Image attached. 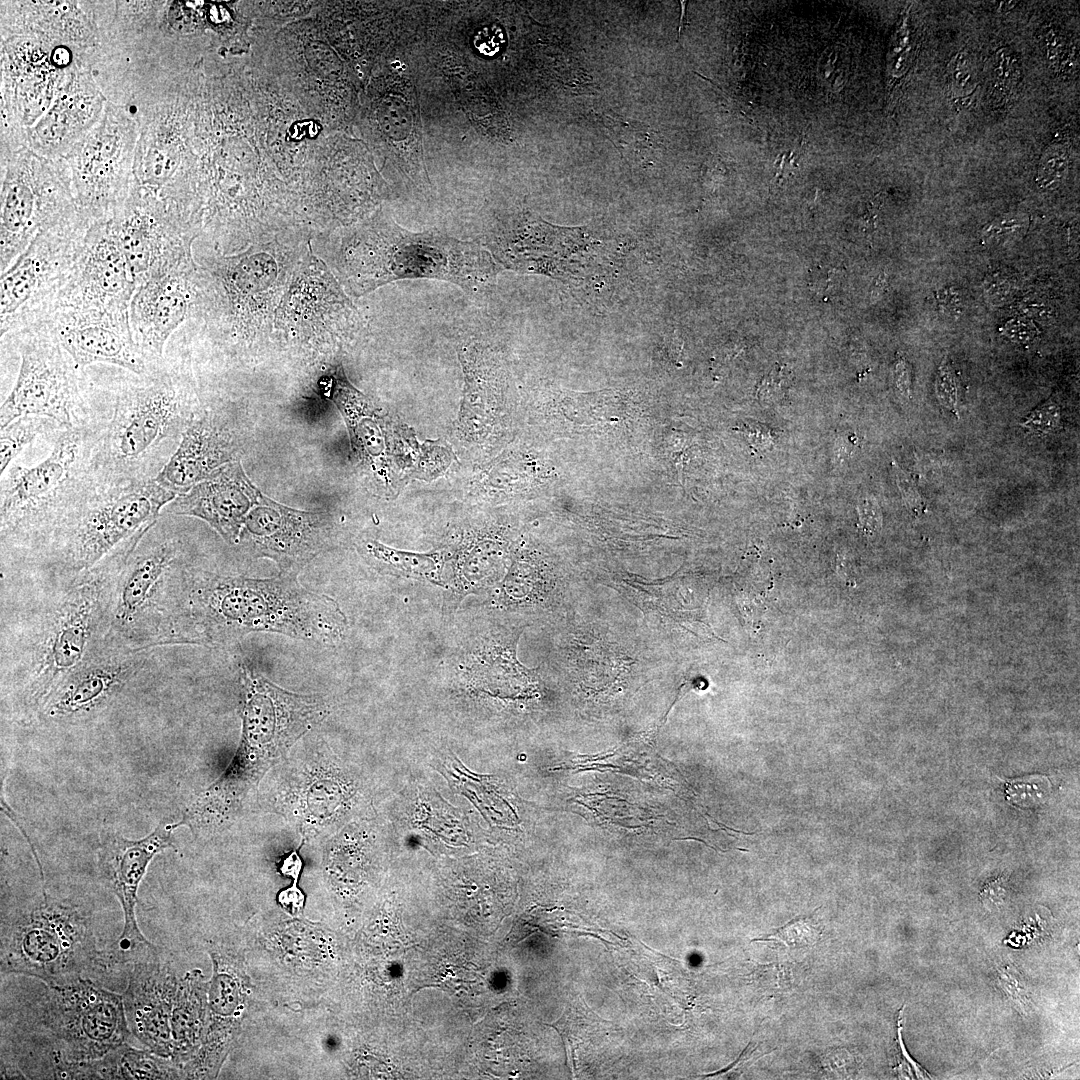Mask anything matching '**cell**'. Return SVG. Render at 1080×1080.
Instances as JSON below:
<instances>
[{
    "instance_id": "cell-46",
    "label": "cell",
    "mask_w": 1080,
    "mask_h": 1080,
    "mask_svg": "<svg viewBox=\"0 0 1080 1080\" xmlns=\"http://www.w3.org/2000/svg\"><path fill=\"white\" fill-rule=\"evenodd\" d=\"M783 380L784 379L778 370H774L766 376L761 382V387L759 389V395L762 400H775L782 390Z\"/></svg>"
},
{
    "instance_id": "cell-2",
    "label": "cell",
    "mask_w": 1080,
    "mask_h": 1080,
    "mask_svg": "<svg viewBox=\"0 0 1080 1080\" xmlns=\"http://www.w3.org/2000/svg\"><path fill=\"white\" fill-rule=\"evenodd\" d=\"M109 391L111 416L96 420L91 451L96 481L111 487L155 479L199 409L190 382L165 359L146 374L119 377Z\"/></svg>"
},
{
    "instance_id": "cell-42",
    "label": "cell",
    "mask_w": 1080,
    "mask_h": 1080,
    "mask_svg": "<svg viewBox=\"0 0 1080 1080\" xmlns=\"http://www.w3.org/2000/svg\"><path fill=\"white\" fill-rule=\"evenodd\" d=\"M298 879H292V884L277 895L278 904L292 916L301 914L305 905V895L298 887Z\"/></svg>"
},
{
    "instance_id": "cell-43",
    "label": "cell",
    "mask_w": 1080,
    "mask_h": 1080,
    "mask_svg": "<svg viewBox=\"0 0 1080 1080\" xmlns=\"http://www.w3.org/2000/svg\"><path fill=\"white\" fill-rule=\"evenodd\" d=\"M1066 161L1062 158H1050L1040 169L1037 183L1044 189H1053L1059 184L1066 168Z\"/></svg>"
},
{
    "instance_id": "cell-16",
    "label": "cell",
    "mask_w": 1080,
    "mask_h": 1080,
    "mask_svg": "<svg viewBox=\"0 0 1080 1080\" xmlns=\"http://www.w3.org/2000/svg\"><path fill=\"white\" fill-rule=\"evenodd\" d=\"M329 529L327 513L293 509L261 493L245 519L238 545L252 557L273 560L280 572L298 574L327 549Z\"/></svg>"
},
{
    "instance_id": "cell-17",
    "label": "cell",
    "mask_w": 1080,
    "mask_h": 1080,
    "mask_svg": "<svg viewBox=\"0 0 1080 1080\" xmlns=\"http://www.w3.org/2000/svg\"><path fill=\"white\" fill-rule=\"evenodd\" d=\"M194 273L186 252L151 273L135 289L129 306L130 325L149 370L165 362V345L188 315Z\"/></svg>"
},
{
    "instance_id": "cell-36",
    "label": "cell",
    "mask_w": 1080,
    "mask_h": 1080,
    "mask_svg": "<svg viewBox=\"0 0 1080 1080\" xmlns=\"http://www.w3.org/2000/svg\"><path fill=\"white\" fill-rule=\"evenodd\" d=\"M896 483L907 509L914 515L926 511V503L912 478L895 462L892 461Z\"/></svg>"
},
{
    "instance_id": "cell-48",
    "label": "cell",
    "mask_w": 1080,
    "mask_h": 1080,
    "mask_svg": "<svg viewBox=\"0 0 1080 1080\" xmlns=\"http://www.w3.org/2000/svg\"><path fill=\"white\" fill-rule=\"evenodd\" d=\"M989 285L987 292L992 299L1003 302L1009 295L1010 284L1005 280H994Z\"/></svg>"
},
{
    "instance_id": "cell-15",
    "label": "cell",
    "mask_w": 1080,
    "mask_h": 1080,
    "mask_svg": "<svg viewBox=\"0 0 1080 1080\" xmlns=\"http://www.w3.org/2000/svg\"><path fill=\"white\" fill-rule=\"evenodd\" d=\"M362 133L373 151L419 188L429 185L416 86L398 71L380 74L368 88Z\"/></svg>"
},
{
    "instance_id": "cell-44",
    "label": "cell",
    "mask_w": 1080,
    "mask_h": 1080,
    "mask_svg": "<svg viewBox=\"0 0 1080 1080\" xmlns=\"http://www.w3.org/2000/svg\"><path fill=\"white\" fill-rule=\"evenodd\" d=\"M894 382L899 396L909 401L911 398V374L907 362L903 358L897 359L894 365Z\"/></svg>"
},
{
    "instance_id": "cell-41",
    "label": "cell",
    "mask_w": 1080,
    "mask_h": 1080,
    "mask_svg": "<svg viewBox=\"0 0 1080 1080\" xmlns=\"http://www.w3.org/2000/svg\"><path fill=\"white\" fill-rule=\"evenodd\" d=\"M1003 334L1012 342L1029 344L1038 335V329L1027 317H1016L1009 320L1003 326Z\"/></svg>"
},
{
    "instance_id": "cell-25",
    "label": "cell",
    "mask_w": 1080,
    "mask_h": 1080,
    "mask_svg": "<svg viewBox=\"0 0 1080 1080\" xmlns=\"http://www.w3.org/2000/svg\"><path fill=\"white\" fill-rule=\"evenodd\" d=\"M107 99L91 68L74 71L50 108L25 133V147L49 159H61L100 120Z\"/></svg>"
},
{
    "instance_id": "cell-20",
    "label": "cell",
    "mask_w": 1080,
    "mask_h": 1080,
    "mask_svg": "<svg viewBox=\"0 0 1080 1080\" xmlns=\"http://www.w3.org/2000/svg\"><path fill=\"white\" fill-rule=\"evenodd\" d=\"M136 286L109 218L95 220L86 233L58 308L129 309Z\"/></svg>"
},
{
    "instance_id": "cell-5",
    "label": "cell",
    "mask_w": 1080,
    "mask_h": 1080,
    "mask_svg": "<svg viewBox=\"0 0 1080 1080\" xmlns=\"http://www.w3.org/2000/svg\"><path fill=\"white\" fill-rule=\"evenodd\" d=\"M96 421L63 428L46 459L10 466L1 476V552L28 558L57 524L99 486L90 458ZM1 553V554H2Z\"/></svg>"
},
{
    "instance_id": "cell-29",
    "label": "cell",
    "mask_w": 1080,
    "mask_h": 1080,
    "mask_svg": "<svg viewBox=\"0 0 1080 1080\" xmlns=\"http://www.w3.org/2000/svg\"><path fill=\"white\" fill-rule=\"evenodd\" d=\"M604 123L615 146L628 159L657 157L661 146L658 134L648 127L625 121L618 115H605Z\"/></svg>"
},
{
    "instance_id": "cell-19",
    "label": "cell",
    "mask_w": 1080,
    "mask_h": 1080,
    "mask_svg": "<svg viewBox=\"0 0 1080 1080\" xmlns=\"http://www.w3.org/2000/svg\"><path fill=\"white\" fill-rule=\"evenodd\" d=\"M44 323L79 370L109 364L137 375L149 371L133 338L129 309L58 308Z\"/></svg>"
},
{
    "instance_id": "cell-30",
    "label": "cell",
    "mask_w": 1080,
    "mask_h": 1080,
    "mask_svg": "<svg viewBox=\"0 0 1080 1080\" xmlns=\"http://www.w3.org/2000/svg\"><path fill=\"white\" fill-rule=\"evenodd\" d=\"M53 420L35 415H26L13 420L1 428L0 432V474L9 468L11 462L39 434L53 427ZM58 425V424H57ZM59 426V425H58Z\"/></svg>"
},
{
    "instance_id": "cell-7",
    "label": "cell",
    "mask_w": 1080,
    "mask_h": 1080,
    "mask_svg": "<svg viewBox=\"0 0 1080 1080\" xmlns=\"http://www.w3.org/2000/svg\"><path fill=\"white\" fill-rule=\"evenodd\" d=\"M177 496L156 479L101 485L65 515L28 559L61 579L72 578L147 530Z\"/></svg>"
},
{
    "instance_id": "cell-3",
    "label": "cell",
    "mask_w": 1080,
    "mask_h": 1080,
    "mask_svg": "<svg viewBox=\"0 0 1080 1080\" xmlns=\"http://www.w3.org/2000/svg\"><path fill=\"white\" fill-rule=\"evenodd\" d=\"M135 540L89 570L62 579L23 626L2 666L19 676L27 707L41 709L58 683L101 645L114 583Z\"/></svg>"
},
{
    "instance_id": "cell-1",
    "label": "cell",
    "mask_w": 1080,
    "mask_h": 1080,
    "mask_svg": "<svg viewBox=\"0 0 1080 1080\" xmlns=\"http://www.w3.org/2000/svg\"><path fill=\"white\" fill-rule=\"evenodd\" d=\"M178 614L196 645H224L252 632L318 645L342 640L347 619L331 597L304 588L297 574L257 579L184 567Z\"/></svg>"
},
{
    "instance_id": "cell-12",
    "label": "cell",
    "mask_w": 1080,
    "mask_h": 1080,
    "mask_svg": "<svg viewBox=\"0 0 1080 1080\" xmlns=\"http://www.w3.org/2000/svg\"><path fill=\"white\" fill-rule=\"evenodd\" d=\"M7 337L15 343L21 363L15 384L1 405L0 429L26 415L49 418L62 429L89 422L82 370L48 325L42 322Z\"/></svg>"
},
{
    "instance_id": "cell-32",
    "label": "cell",
    "mask_w": 1080,
    "mask_h": 1080,
    "mask_svg": "<svg viewBox=\"0 0 1080 1080\" xmlns=\"http://www.w3.org/2000/svg\"><path fill=\"white\" fill-rule=\"evenodd\" d=\"M820 934L818 925L811 915L796 917L768 934L767 937L753 939V941H781L789 947L801 948L813 945Z\"/></svg>"
},
{
    "instance_id": "cell-22",
    "label": "cell",
    "mask_w": 1080,
    "mask_h": 1080,
    "mask_svg": "<svg viewBox=\"0 0 1080 1080\" xmlns=\"http://www.w3.org/2000/svg\"><path fill=\"white\" fill-rule=\"evenodd\" d=\"M281 786L277 809L292 817L301 838L320 836L340 824L349 813L357 789L336 762L314 754L289 774Z\"/></svg>"
},
{
    "instance_id": "cell-4",
    "label": "cell",
    "mask_w": 1080,
    "mask_h": 1080,
    "mask_svg": "<svg viewBox=\"0 0 1080 1080\" xmlns=\"http://www.w3.org/2000/svg\"><path fill=\"white\" fill-rule=\"evenodd\" d=\"M346 266L355 293L401 279H437L472 294L496 283L502 267L489 250L437 231L411 232L379 210L352 234Z\"/></svg>"
},
{
    "instance_id": "cell-28",
    "label": "cell",
    "mask_w": 1080,
    "mask_h": 1080,
    "mask_svg": "<svg viewBox=\"0 0 1080 1080\" xmlns=\"http://www.w3.org/2000/svg\"><path fill=\"white\" fill-rule=\"evenodd\" d=\"M54 1078L63 1079H167L174 1077L170 1065L151 1050L122 1043L101 1058L70 1062L61 1058Z\"/></svg>"
},
{
    "instance_id": "cell-23",
    "label": "cell",
    "mask_w": 1080,
    "mask_h": 1080,
    "mask_svg": "<svg viewBox=\"0 0 1080 1080\" xmlns=\"http://www.w3.org/2000/svg\"><path fill=\"white\" fill-rule=\"evenodd\" d=\"M152 657L150 649L121 651L100 645L58 683L41 710L52 718L93 712L148 671Z\"/></svg>"
},
{
    "instance_id": "cell-35",
    "label": "cell",
    "mask_w": 1080,
    "mask_h": 1080,
    "mask_svg": "<svg viewBox=\"0 0 1080 1080\" xmlns=\"http://www.w3.org/2000/svg\"><path fill=\"white\" fill-rule=\"evenodd\" d=\"M935 394L942 407L950 411L958 419L960 413L958 410L956 378L946 360L941 363L936 374Z\"/></svg>"
},
{
    "instance_id": "cell-45",
    "label": "cell",
    "mask_w": 1080,
    "mask_h": 1080,
    "mask_svg": "<svg viewBox=\"0 0 1080 1080\" xmlns=\"http://www.w3.org/2000/svg\"><path fill=\"white\" fill-rule=\"evenodd\" d=\"M744 431L755 450H767L773 443L771 430L764 425L757 423H752L748 426L745 425Z\"/></svg>"
},
{
    "instance_id": "cell-34",
    "label": "cell",
    "mask_w": 1080,
    "mask_h": 1080,
    "mask_svg": "<svg viewBox=\"0 0 1080 1080\" xmlns=\"http://www.w3.org/2000/svg\"><path fill=\"white\" fill-rule=\"evenodd\" d=\"M1061 407L1053 399L1049 398L1038 405L1020 426L1034 435H1047L1060 428Z\"/></svg>"
},
{
    "instance_id": "cell-49",
    "label": "cell",
    "mask_w": 1080,
    "mask_h": 1080,
    "mask_svg": "<svg viewBox=\"0 0 1080 1080\" xmlns=\"http://www.w3.org/2000/svg\"><path fill=\"white\" fill-rule=\"evenodd\" d=\"M887 276L884 272L880 273L873 281L870 289V301L876 302L883 294L886 287Z\"/></svg>"
},
{
    "instance_id": "cell-37",
    "label": "cell",
    "mask_w": 1080,
    "mask_h": 1080,
    "mask_svg": "<svg viewBox=\"0 0 1080 1080\" xmlns=\"http://www.w3.org/2000/svg\"><path fill=\"white\" fill-rule=\"evenodd\" d=\"M859 527L866 537H874L882 527V513L877 500L871 495L859 498L857 504Z\"/></svg>"
},
{
    "instance_id": "cell-47",
    "label": "cell",
    "mask_w": 1080,
    "mask_h": 1080,
    "mask_svg": "<svg viewBox=\"0 0 1080 1080\" xmlns=\"http://www.w3.org/2000/svg\"><path fill=\"white\" fill-rule=\"evenodd\" d=\"M1022 311L1028 316H1034L1040 320L1050 318L1052 315L1051 308L1047 306L1042 300L1027 299L1023 301L1021 305Z\"/></svg>"
},
{
    "instance_id": "cell-9",
    "label": "cell",
    "mask_w": 1080,
    "mask_h": 1080,
    "mask_svg": "<svg viewBox=\"0 0 1080 1080\" xmlns=\"http://www.w3.org/2000/svg\"><path fill=\"white\" fill-rule=\"evenodd\" d=\"M105 960L91 916L45 889L37 901L2 919V973L34 977L53 987L83 977Z\"/></svg>"
},
{
    "instance_id": "cell-11",
    "label": "cell",
    "mask_w": 1080,
    "mask_h": 1080,
    "mask_svg": "<svg viewBox=\"0 0 1080 1080\" xmlns=\"http://www.w3.org/2000/svg\"><path fill=\"white\" fill-rule=\"evenodd\" d=\"M79 211L62 158H45L27 147L1 154V273L39 232Z\"/></svg>"
},
{
    "instance_id": "cell-6",
    "label": "cell",
    "mask_w": 1080,
    "mask_h": 1080,
    "mask_svg": "<svg viewBox=\"0 0 1080 1080\" xmlns=\"http://www.w3.org/2000/svg\"><path fill=\"white\" fill-rule=\"evenodd\" d=\"M129 549L111 593L101 645L141 651L191 644L178 615L180 543L158 521Z\"/></svg>"
},
{
    "instance_id": "cell-14",
    "label": "cell",
    "mask_w": 1080,
    "mask_h": 1080,
    "mask_svg": "<svg viewBox=\"0 0 1080 1080\" xmlns=\"http://www.w3.org/2000/svg\"><path fill=\"white\" fill-rule=\"evenodd\" d=\"M42 1026L63 1044L70 1062L101 1058L130 1034L123 996L80 977L48 987L39 1005Z\"/></svg>"
},
{
    "instance_id": "cell-8",
    "label": "cell",
    "mask_w": 1080,
    "mask_h": 1080,
    "mask_svg": "<svg viewBox=\"0 0 1080 1080\" xmlns=\"http://www.w3.org/2000/svg\"><path fill=\"white\" fill-rule=\"evenodd\" d=\"M240 681L243 704L239 745L225 770L208 787L236 804L329 713L323 696L285 690L246 665L241 666Z\"/></svg>"
},
{
    "instance_id": "cell-27",
    "label": "cell",
    "mask_w": 1080,
    "mask_h": 1080,
    "mask_svg": "<svg viewBox=\"0 0 1080 1080\" xmlns=\"http://www.w3.org/2000/svg\"><path fill=\"white\" fill-rule=\"evenodd\" d=\"M154 950L133 961L123 1003L132 1034L152 1052L167 1057L172 1048L174 979L157 956H149Z\"/></svg>"
},
{
    "instance_id": "cell-18",
    "label": "cell",
    "mask_w": 1080,
    "mask_h": 1080,
    "mask_svg": "<svg viewBox=\"0 0 1080 1080\" xmlns=\"http://www.w3.org/2000/svg\"><path fill=\"white\" fill-rule=\"evenodd\" d=\"M108 218L137 285L188 252L191 237L161 199L135 181L127 198Z\"/></svg>"
},
{
    "instance_id": "cell-33",
    "label": "cell",
    "mask_w": 1080,
    "mask_h": 1080,
    "mask_svg": "<svg viewBox=\"0 0 1080 1080\" xmlns=\"http://www.w3.org/2000/svg\"><path fill=\"white\" fill-rule=\"evenodd\" d=\"M997 985L1022 1014H1028L1031 994L1020 971L1013 963H1002L996 970Z\"/></svg>"
},
{
    "instance_id": "cell-40",
    "label": "cell",
    "mask_w": 1080,
    "mask_h": 1080,
    "mask_svg": "<svg viewBox=\"0 0 1080 1080\" xmlns=\"http://www.w3.org/2000/svg\"><path fill=\"white\" fill-rule=\"evenodd\" d=\"M1008 896V881L1005 876H998L988 881L980 892V899L989 911L999 910Z\"/></svg>"
},
{
    "instance_id": "cell-26",
    "label": "cell",
    "mask_w": 1080,
    "mask_h": 1080,
    "mask_svg": "<svg viewBox=\"0 0 1080 1080\" xmlns=\"http://www.w3.org/2000/svg\"><path fill=\"white\" fill-rule=\"evenodd\" d=\"M260 494L240 462L235 461L179 494L162 512L199 518L226 543L238 545L245 519Z\"/></svg>"
},
{
    "instance_id": "cell-31",
    "label": "cell",
    "mask_w": 1080,
    "mask_h": 1080,
    "mask_svg": "<svg viewBox=\"0 0 1080 1080\" xmlns=\"http://www.w3.org/2000/svg\"><path fill=\"white\" fill-rule=\"evenodd\" d=\"M365 547L374 559L394 571L422 573L434 565L431 556L398 551L377 541H369Z\"/></svg>"
},
{
    "instance_id": "cell-24",
    "label": "cell",
    "mask_w": 1080,
    "mask_h": 1080,
    "mask_svg": "<svg viewBox=\"0 0 1080 1080\" xmlns=\"http://www.w3.org/2000/svg\"><path fill=\"white\" fill-rule=\"evenodd\" d=\"M240 441L233 420L222 408L197 410L180 444L155 478L165 488L186 493L223 466L237 461Z\"/></svg>"
},
{
    "instance_id": "cell-13",
    "label": "cell",
    "mask_w": 1080,
    "mask_h": 1080,
    "mask_svg": "<svg viewBox=\"0 0 1080 1080\" xmlns=\"http://www.w3.org/2000/svg\"><path fill=\"white\" fill-rule=\"evenodd\" d=\"M138 138L135 116L107 100L100 120L62 158L77 206L92 221L110 217L130 193Z\"/></svg>"
},
{
    "instance_id": "cell-38",
    "label": "cell",
    "mask_w": 1080,
    "mask_h": 1080,
    "mask_svg": "<svg viewBox=\"0 0 1080 1080\" xmlns=\"http://www.w3.org/2000/svg\"><path fill=\"white\" fill-rule=\"evenodd\" d=\"M838 283L839 275L835 267L818 265L810 273L809 285L823 299L836 293Z\"/></svg>"
},
{
    "instance_id": "cell-10",
    "label": "cell",
    "mask_w": 1080,
    "mask_h": 1080,
    "mask_svg": "<svg viewBox=\"0 0 1080 1080\" xmlns=\"http://www.w3.org/2000/svg\"><path fill=\"white\" fill-rule=\"evenodd\" d=\"M92 222L79 211L39 232L1 273V339L44 322L56 311Z\"/></svg>"
},
{
    "instance_id": "cell-21",
    "label": "cell",
    "mask_w": 1080,
    "mask_h": 1080,
    "mask_svg": "<svg viewBox=\"0 0 1080 1080\" xmlns=\"http://www.w3.org/2000/svg\"><path fill=\"white\" fill-rule=\"evenodd\" d=\"M174 829L173 824H160L141 839L129 840L116 836L102 851V876L118 898L124 915L123 930L110 955L112 962H132L155 949L138 927L135 913L137 892L154 856L165 849L175 848L171 839Z\"/></svg>"
},
{
    "instance_id": "cell-39",
    "label": "cell",
    "mask_w": 1080,
    "mask_h": 1080,
    "mask_svg": "<svg viewBox=\"0 0 1080 1080\" xmlns=\"http://www.w3.org/2000/svg\"><path fill=\"white\" fill-rule=\"evenodd\" d=\"M949 72L953 88L959 94L974 89L973 70L963 53L958 54L949 64Z\"/></svg>"
}]
</instances>
